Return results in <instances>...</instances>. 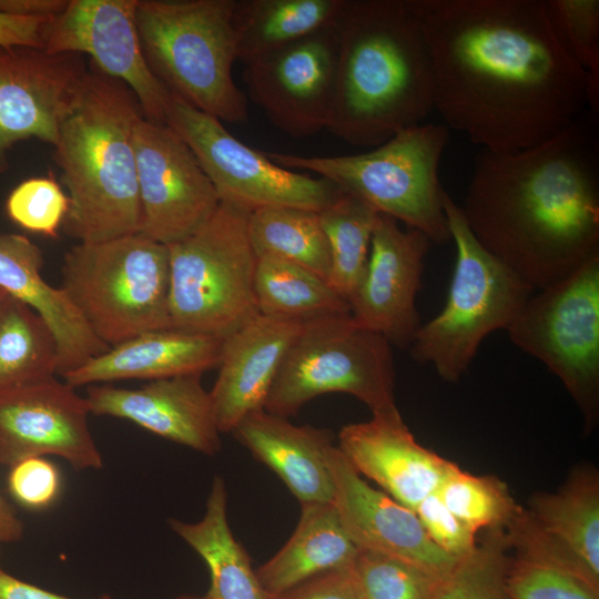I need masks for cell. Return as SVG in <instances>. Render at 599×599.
I'll use <instances>...</instances> for the list:
<instances>
[{
	"instance_id": "2e32d148",
	"label": "cell",
	"mask_w": 599,
	"mask_h": 599,
	"mask_svg": "<svg viewBox=\"0 0 599 599\" xmlns=\"http://www.w3.org/2000/svg\"><path fill=\"white\" fill-rule=\"evenodd\" d=\"M88 70L78 53L0 47V173L9 169L8 152L19 141L55 144Z\"/></svg>"
},
{
	"instance_id": "4fadbf2b",
	"label": "cell",
	"mask_w": 599,
	"mask_h": 599,
	"mask_svg": "<svg viewBox=\"0 0 599 599\" xmlns=\"http://www.w3.org/2000/svg\"><path fill=\"white\" fill-rule=\"evenodd\" d=\"M140 234L164 245L199 231L216 212L220 197L187 144L166 124L141 116L133 129Z\"/></svg>"
},
{
	"instance_id": "836d02e7",
	"label": "cell",
	"mask_w": 599,
	"mask_h": 599,
	"mask_svg": "<svg viewBox=\"0 0 599 599\" xmlns=\"http://www.w3.org/2000/svg\"><path fill=\"white\" fill-rule=\"evenodd\" d=\"M437 495L445 506L477 534L480 529L506 530L521 507L505 483L493 476H476L455 465L443 479Z\"/></svg>"
},
{
	"instance_id": "ba28073f",
	"label": "cell",
	"mask_w": 599,
	"mask_h": 599,
	"mask_svg": "<svg viewBox=\"0 0 599 599\" xmlns=\"http://www.w3.org/2000/svg\"><path fill=\"white\" fill-rule=\"evenodd\" d=\"M443 204L456 246L455 268L445 306L420 325L409 352L415 362L430 364L443 380L455 383L484 338L507 329L535 291L480 245L449 194Z\"/></svg>"
},
{
	"instance_id": "1f68e13d",
	"label": "cell",
	"mask_w": 599,
	"mask_h": 599,
	"mask_svg": "<svg viewBox=\"0 0 599 599\" xmlns=\"http://www.w3.org/2000/svg\"><path fill=\"white\" fill-rule=\"evenodd\" d=\"M247 227L257 257L284 258L328 280L331 252L318 212L291 206L258 209L250 213Z\"/></svg>"
},
{
	"instance_id": "74e56055",
	"label": "cell",
	"mask_w": 599,
	"mask_h": 599,
	"mask_svg": "<svg viewBox=\"0 0 599 599\" xmlns=\"http://www.w3.org/2000/svg\"><path fill=\"white\" fill-rule=\"evenodd\" d=\"M506 583L510 599H599V589L583 579L519 550L509 562Z\"/></svg>"
},
{
	"instance_id": "ac0fdd59",
	"label": "cell",
	"mask_w": 599,
	"mask_h": 599,
	"mask_svg": "<svg viewBox=\"0 0 599 599\" xmlns=\"http://www.w3.org/2000/svg\"><path fill=\"white\" fill-rule=\"evenodd\" d=\"M430 244L423 232L378 214L366 271L349 306L358 325L392 346L409 348L422 325L416 297Z\"/></svg>"
},
{
	"instance_id": "60d3db41",
	"label": "cell",
	"mask_w": 599,
	"mask_h": 599,
	"mask_svg": "<svg viewBox=\"0 0 599 599\" xmlns=\"http://www.w3.org/2000/svg\"><path fill=\"white\" fill-rule=\"evenodd\" d=\"M414 511L429 539L453 559L464 558L476 547V532L445 506L437 493L423 499Z\"/></svg>"
},
{
	"instance_id": "7bdbcfd3",
	"label": "cell",
	"mask_w": 599,
	"mask_h": 599,
	"mask_svg": "<svg viewBox=\"0 0 599 599\" xmlns=\"http://www.w3.org/2000/svg\"><path fill=\"white\" fill-rule=\"evenodd\" d=\"M51 20L19 17L0 11V47L43 49L44 30Z\"/></svg>"
},
{
	"instance_id": "44dd1931",
	"label": "cell",
	"mask_w": 599,
	"mask_h": 599,
	"mask_svg": "<svg viewBox=\"0 0 599 599\" xmlns=\"http://www.w3.org/2000/svg\"><path fill=\"white\" fill-rule=\"evenodd\" d=\"M85 400L91 414L130 420L209 456L221 450V432L201 375L151 380L134 389L90 386Z\"/></svg>"
},
{
	"instance_id": "7dc6e473",
	"label": "cell",
	"mask_w": 599,
	"mask_h": 599,
	"mask_svg": "<svg viewBox=\"0 0 599 599\" xmlns=\"http://www.w3.org/2000/svg\"><path fill=\"white\" fill-rule=\"evenodd\" d=\"M173 599H202V597H195V596H190V595H183V596H179V597L173 598Z\"/></svg>"
},
{
	"instance_id": "3957f363",
	"label": "cell",
	"mask_w": 599,
	"mask_h": 599,
	"mask_svg": "<svg viewBox=\"0 0 599 599\" xmlns=\"http://www.w3.org/2000/svg\"><path fill=\"white\" fill-rule=\"evenodd\" d=\"M327 129L375 148L434 111L427 45L412 0H346Z\"/></svg>"
},
{
	"instance_id": "8fae6325",
	"label": "cell",
	"mask_w": 599,
	"mask_h": 599,
	"mask_svg": "<svg viewBox=\"0 0 599 599\" xmlns=\"http://www.w3.org/2000/svg\"><path fill=\"white\" fill-rule=\"evenodd\" d=\"M506 331L562 382L591 429L599 407V255L534 292Z\"/></svg>"
},
{
	"instance_id": "b9f144b4",
	"label": "cell",
	"mask_w": 599,
	"mask_h": 599,
	"mask_svg": "<svg viewBox=\"0 0 599 599\" xmlns=\"http://www.w3.org/2000/svg\"><path fill=\"white\" fill-rule=\"evenodd\" d=\"M268 599H364L354 567L327 571Z\"/></svg>"
},
{
	"instance_id": "d590c367",
	"label": "cell",
	"mask_w": 599,
	"mask_h": 599,
	"mask_svg": "<svg viewBox=\"0 0 599 599\" xmlns=\"http://www.w3.org/2000/svg\"><path fill=\"white\" fill-rule=\"evenodd\" d=\"M551 23L587 77L588 106L599 110V0H546Z\"/></svg>"
},
{
	"instance_id": "c3c4849f",
	"label": "cell",
	"mask_w": 599,
	"mask_h": 599,
	"mask_svg": "<svg viewBox=\"0 0 599 599\" xmlns=\"http://www.w3.org/2000/svg\"><path fill=\"white\" fill-rule=\"evenodd\" d=\"M6 294H7V293L0 288V301L2 300V297H3Z\"/></svg>"
},
{
	"instance_id": "7c38bea8",
	"label": "cell",
	"mask_w": 599,
	"mask_h": 599,
	"mask_svg": "<svg viewBox=\"0 0 599 599\" xmlns=\"http://www.w3.org/2000/svg\"><path fill=\"white\" fill-rule=\"evenodd\" d=\"M165 124L194 153L221 202L250 212L278 206L321 212L343 192L326 179L276 164L231 134L219 119L172 93Z\"/></svg>"
},
{
	"instance_id": "cb8c5ba5",
	"label": "cell",
	"mask_w": 599,
	"mask_h": 599,
	"mask_svg": "<svg viewBox=\"0 0 599 599\" xmlns=\"http://www.w3.org/2000/svg\"><path fill=\"white\" fill-rule=\"evenodd\" d=\"M41 250L28 237L0 234V288L49 325L58 347L57 374L63 376L111 347L94 335L67 293L43 280Z\"/></svg>"
},
{
	"instance_id": "83f0119b",
	"label": "cell",
	"mask_w": 599,
	"mask_h": 599,
	"mask_svg": "<svg viewBox=\"0 0 599 599\" xmlns=\"http://www.w3.org/2000/svg\"><path fill=\"white\" fill-rule=\"evenodd\" d=\"M169 525L207 566L210 587L202 599H268L247 552L230 528L227 494L221 477L213 479L201 520L170 519Z\"/></svg>"
},
{
	"instance_id": "d4e9b609",
	"label": "cell",
	"mask_w": 599,
	"mask_h": 599,
	"mask_svg": "<svg viewBox=\"0 0 599 599\" xmlns=\"http://www.w3.org/2000/svg\"><path fill=\"white\" fill-rule=\"evenodd\" d=\"M223 337L177 328L143 333L111 347L64 374L74 388L123 379L156 380L181 375H202L217 367Z\"/></svg>"
},
{
	"instance_id": "7a4b0ae2",
	"label": "cell",
	"mask_w": 599,
	"mask_h": 599,
	"mask_svg": "<svg viewBox=\"0 0 599 599\" xmlns=\"http://www.w3.org/2000/svg\"><path fill=\"white\" fill-rule=\"evenodd\" d=\"M583 112L532 148L481 149L463 205L480 245L532 291L599 255V139Z\"/></svg>"
},
{
	"instance_id": "6da1fadb",
	"label": "cell",
	"mask_w": 599,
	"mask_h": 599,
	"mask_svg": "<svg viewBox=\"0 0 599 599\" xmlns=\"http://www.w3.org/2000/svg\"><path fill=\"white\" fill-rule=\"evenodd\" d=\"M427 45L434 111L484 150L555 136L588 108L587 77L546 0H412Z\"/></svg>"
},
{
	"instance_id": "f35d334b",
	"label": "cell",
	"mask_w": 599,
	"mask_h": 599,
	"mask_svg": "<svg viewBox=\"0 0 599 599\" xmlns=\"http://www.w3.org/2000/svg\"><path fill=\"white\" fill-rule=\"evenodd\" d=\"M69 197L50 175L21 182L9 194V217L22 229L57 238L69 211Z\"/></svg>"
},
{
	"instance_id": "52a82bcc",
	"label": "cell",
	"mask_w": 599,
	"mask_h": 599,
	"mask_svg": "<svg viewBox=\"0 0 599 599\" xmlns=\"http://www.w3.org/2000/svg\"><path fill=\"white\" fill-rule=\"evenodd\" d=\"M61 288L110 347L172 328L169 247L140 233L72 246Z\"/></svg>"
},
{
	"instance_id": "9c48e42d",
	"label": "cell",
	"mask_w": 599,
	"mask_h": 599,
	"mask_svg": "<svg viewBox=\"0 0 599 599\" xmlns=\"http://www.w3.org/2000/svg\"><path fill=\"white\" fill-rule=\"evenodd\" d=\"M250 213L221 202L199 231L167 245L172 328L225 337L260 314Z\"/></svg>"
},
{
	"instance_id": "4dcf8cb0",
	"label": "cell",
	"mask_w": 599,
	"mask_h": 599,
	"mask_svg": "<svg viewBox=\"0 0 599 599\" xmlns=\"http://www.w3.org/2000/svg\"><path fill=\"white\" fill-rule=\"evenodd\" d=\"M58 372V347L45 321L23 302L6 294L0 301V396Z\"/></svg>"
},
{
	"instance_id": "4316f807",
	"label": "cell",
	"mask_w": 599,
	"mask_h": 599,
	"mask_svg": "<svg viewBox=\"0 0 599 599\" xmlns=\"http://www.w3.org/2000/svg\"><path fill=\"white\" fill-rule=\"evenodd\" d=\"M358 552L333 501L305 502L288 541L255 572L271 598L317 575L354 567Z\"/></svg>"
},
{
	"instance_id": "9a60e30c",
	"label": "cell",
	"mask_w": 599,
	"mask_h": 599,
	"mask_svg": "<svg viewBox=\"0 0 599 599\" xmlns=\"http://www.w3.org/2000/svg\"><path fill=\"white\" fill-rule=\"evenodd\" d=\"M337 55L335 23L244 63L247 94L284 133L314 135L328 125Z\"/></svg>"
},
{
	"instance_id": "603a6c76",
	"label": "cell",
	"mask_w": 599,
	"mask_h": 599,
	"mask_svg": "<svg viewBox=\"0 0 599 599\" xmlns=\"http://www.w3.org/2000/svg\"><path fill=\"white\" fill-rule=\"evenodd\" d=\"M302 322L257 314L223 337L219 374L210 396L221 433L264 409L270 389Z\"/></svg>"
},
{
	"instance_id": "e0dca14e",
	"label": "cell",
	"mask_w": 599,
	"mask_h": 599,
	"mask_svg": "<svg viewBox=\"0 0 599 599\" xmlns=\"http://www.w3.org/2000/svg\"><path fill=\"white\" fill-rule=\"evenodd\" d=\"M89 414L85 397L54 377L1 395L0 464L53 455L75 470L102 468Z\"/></svg>"
},
{
	"instance_id": "ee69618b",
	"label": "cell",
	"mask_w": 599,
	"mask_h": 599,
	"mask_svg": "<svg viewBox=\"0 0 599 599\" xmlns=\"http://www.w3.org/2000/svg\"><path fill=\"white\" fill-rule=\"evenodd\" d=\"M69 0H0V11L19 17L53 19Z\"/></svg>"
},
{
	"instance_id": "bcb514c9",
	"label": "cell",
	"mask_w": 599,
	"mask_h": 599,
	"mask_svg": "<svg viewBox=\"0 0 599 599\" xmlns=\"http://www.w3.org/2000/svg\"><path fill=\"white\" fill-rule=\"evenodd\" d=\"M23 525L0 495V542L17 541L22 537Z\"/></svg>"
},
{
	"instance_id": "5bb4252c",
	"label": "cell",
	"mask_w": 599,
	"mask_h": 599,
	"mask_svg": "<svg viewBox=\"0 0 599 599\" xmlns=\"http://www.w3.org/2000/svg\"><path fill=\"white\" fill-rule=\"evenodd\" d=\"M139 0H69L45 27L43 49L87 54L90 64L123 82L144 119L165 124L171 92L148 65L136 26Z\"/></svg>"
},
{
	"instance_id": "f6af8a7d",
	"label": "cell",
	"mask_w": 599,
	"mask_h": 599,
	"mask_svg": "<svg viewBox=\"0 0 599 599\" xmlns=\"http://www.w3.org/2000/svg\"><path fill=\"white\" fill-rule=\"evenodd\" d=\"M0 599H74L26 582L0 569ZM95 599H111L104 595Z\"/></svg>"
},
{
	"instance_id": "f546056e",
	"label": "cell",
	"mask_w": 599,
	"mask_h": 599,
	"mask_svg": "<svg viewBox=\"0 0 599 599\" xmlns=\"http://www.w3.org/2000/svg\"><path fill=\"white\" fill-rule=\"evenodd\" d=\"M254 292L260 314L288 321L351 314L349 303L313 271L284 258L257 257Z\"/></svg>"
},
{
	"instance_id": "e575fe53",
	"label": "cell",
	"mask_w": 599,
	"mask_h": 599,
	"mask_svg": "<svg viewBox=\"0 0 599 599\" xmlns=\"http://www.w3.org/2000/svg\"><path fill=\"white\" fill-rule=\"evenodd\" d=\"M508 548L505 530H489L484 541L438 579L434 599H510Z\"/></svg>"
},
{
	"instance_id": "30bf717a",
	"label": "cell",
	"mask_w": 599,
	"mask_h": 599,
	"mask_svg": "<svg viewBox=\"0 0 599 599\" xmlns=\"http://www.w3.org/2000/svg\"><path fill=\"white\" fill-rule=\"evenodd\" d=\"M392 345L351 314L304 322L270 389L264 410L288 417L323 394L345 393L372 415L399 412L395 404Z\"/></svg>"
},
{
	"instance_id": "8d00e7d4",
	"label": "cell",
	"mask_w": 599,
	"mask_h": 599,
	"mask_svg": "<svg viewBox=\"0 0 599 599\" xmlns=\"http://www.w3.org/2000/svg\"><path fill=\"white\" fill-rule=\"evenodd\" d=\"M354 570L364 599H434L438 581L412 564L364 550Z\"/></svg>"
},
{
	"instance_id": "484cf974",
	"label": "cell",
	"mask_w": 599,
	"mask_h": 599,
	"mask_svg": "<svg viewBox=\"0 0 599 599\" xmlns=\"http://www.w3.org/2000/svg\"><path fill=\"white\" fill-rule=\"evenodd\" d=\"M232 433L301 504L333 501L328 455L334 445L329 430L296 426L262 409L247 415Z\"/></svg>"
},
{
	"instance_id": "d6986e66",
	"label": "cell",
	"mask_w": 599,
	"mask_h": 599,
	"mask_svg": "<svg viewBox=\"0 0 599 599\" xmlns=\"http://www.w3.org/2000/svg\"><path fill=\"white\" fill-rule=\"evenodd\" d=\"M510 547L548 560L599 589V479L580 469L556 493L534 496L505 530Z\"/></svg>"
},
{
	"instance_id": "277c9868",
	"label": "cell",
	"mask_w": 599,
	"mask_h": 599,
	"mask_svg": "<svg viewBox=\"0 0 599 599\" xmlns=\"http://www.w3.org/2000/svg\"><path fill=\"white\" fill-rule=\"evenodd\" d=\"M141 116L129 87L89 64L53 145L70 202L61 230L78 243L140 233L133 129Z\"/></svg>"
},
{
	"instance_id": "d6a6232c",
	"label": "cell",
	"mask_w": 599,
	"mask_h": 599,
	"mask_svg": "<svg viewBox=\"0 0 599 599\" xmlns=\"http://www.w3.org/2000/svg\"><path fill=\"white\" fill-rule=\"evenodd\" d=\"M318 214L331 252L327 281L349 303L365 274L372 234L379 213L357 197L342 192Z\"/></svg>"
},
{
	"instance_id": "ffe728a7",
	"label": "cell",
	"mask_w": 599,
	"mask_h": 599,
	"mask_svg": "<svg viewBox=\"0 0 599 599\" xmlns=\"http://www.w3.org/2000/svg\"><path fill=\"white\" fill-rule=\"evenodd\" d=\"M328 466L333 479V504L358 550L400 559L437 579L453 569L458 560L429 539L415 511L369 486L338 446L331 449Z\"/></svg>"
},
{
	"instance_id": "7402d4cb",
	"label": "cell",
	"mask_w": 599,
	"mask_h": 599,
	"mask_svg": "<svg viewBox=\"0 0 599 599\" xmlns=\"http://www.w3.org/2000/svg\"><path fill=\"white\" fill-rule=\"evenodd\" d=\"M338 448L359 475L412 510L456 465L422 446L399 412L343 426Z\"/></svg>"
},
{
	"instance_id": "8992f818",
	"label": "cell",
	"mask_w": 599,
	"mask_h": 599,
	"mask_svg": "<svg viewBox=\"0 0 599 599\" xmlns=\"http://www.w3.org/2000/svg\"><path fill=\"white\" fill-rule=\"evenodd\" d=\"M448 140L447 126L423 123L359 154H266L285 169L316 173L377 213L423 232L432 243L446 244L451 238L438 170Z\"/></svg>"
},
{
	"instance_id": "f1b7e54d",
	"label": "cell",
	"mask_w": 599,
	"mask_h": 599,
	"mask_svg": "<svg viewBox=\"0 0 599 599\" xmlns=\"http://www.w3.org/2000/svg\"><path fill=\"white\" fill-rule=\"evenodd\" d=\"M346 0H236L233 26L246 63L336 23Z\"/></svg>"
},
{
	"instance_id": "5b68a950",
	"label": "cell",
	"mask_w": 599,
	"mask_h": 599,
	"mask_svg": "<svg viewBox=\"0 0 599 599\" xmlns=\"http://www.w3.org/2000/svg\"><path fill=\"white\" fill-rule=\"evenodd\" d=\"M236 0H139L136 26L149 68L174 95L230 123L245 122L247 100L233 79L238 60Z\"/></svg>"
},
{
	"instance_id": "ab89813d",
	"label": "cell",
	"mask_w": 599,
	"mask_h": 599,
	"mask_svg": "<svg viewBox=\"0 0 599 599\" xmlns=\"http://www.w3.org/2000/svg\"><path fill=\"white\" fill-rule=\"evenodd\" d=\"M62 478L59 468L44 457H28L10 466L8 490L21 506L43 510L59 497Z\"/></svg>"
}]
</instances>
